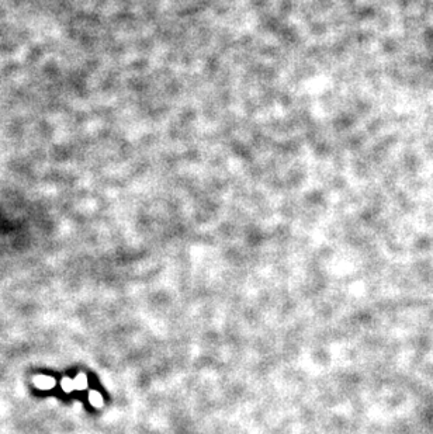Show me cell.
<instances>
[{
  "label": "cell",
  "instance_id": "cell-1",
  "mask_svg": "<svg viewBox=\"0 0 433 434\" xmlns=\"http://www.w3.org/2000/svg\"><path fill=\"white\" fill-rule=\"evenodd\" d=\"M34 383L39 389H52L55 386V380L52 377H47V375H38L34 378Z\"/></svg>",
  "mask_w": 433,
  "mask_h": 434
},
{
  "label": "cell",
  "instance_id": "cell-2",
  "mask_svg": "<svg viewBox=\"0 0 433 434\" xmlns=\"http://www.w3.org/2000/svg\"><path fill=\"white\" fill-rule=\"evenodd\" d=\"M89 403L93 408L100 409L104 405V399L99 391H90L89 392Z\"/></svg>",
  "mask_w": 433,
  "mask_h": 434
},
{
  "label": "cell",
  "instance_id": "cell-3",
  "mask_svg": "<svg viewBox=\"0 0 433 434\" xmlns=\"http://www.w3.org/2000/svg\"><path fill=\"white\" fill-rule=\"evenodd\" d=\"M73 383H75V389H79V391H83V389H86V388H88V385H89V381H88V377H86V374H83V372L77 374L76 378L73 380Z\"/></svg>",
  "mask_w": 433,
  "mask_h": 434
},
{
  "label": "cell",
  "instance_id": "cell-4",
  "mask_svg": "<svg viewBox=\"0 0 433 434\" xmlns=\"http://www.w3.org/2000/svg\"><path fill=\"white\" fill-rule=\"evenodd\" d=\"M61 386H62L64 392H72V391L75 389L73 380H71V378H64V380L61 381Z\"/></svg>",
  "mask_w": 433,
  "mask_h": 434
}]
</instances>
